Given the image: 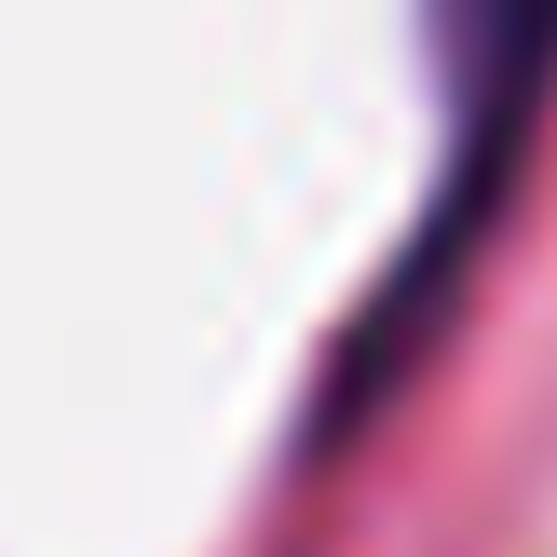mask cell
Segmentation results:
<instances>
[{
	"label": "cell",
	"mask_w": 557,
	"mask_h": 557,
	"mask_svg": "<svg viewBox=\"0 0 557 557\" xmlns=\"http://www.w3.org/2000/svg\"><path fill=\"white\" fill-rule=\"evenodd\" d=\"M544 69H557V0H462V136H449V205L422 218V245H408L395 299H381V326L341 354V395H326V408H368L381 368H395V341L449 299V259L490 232V190H504V163H517V123H531Z\"/></svg>",
	"instance_id": "6da1fadb"
}]
</instances>
